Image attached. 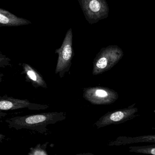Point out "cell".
<instances>
[{
	"instance_id": "277c9868",
	"label": "cell",
	"mask_w": 155,
	"mask_h": 155,
	"mask_svg": "<svg viewBox=\"0 0 155 155\" xmlns=\"http://www.w3.org/2000/svg\"><path fill=\"white\" fill-rule=\"evenodd\" d=\"M0 109L1 110H13L20 108H27L31 110H44L49 108L45 104L32 103L27 99H20L5 95L0 97Z\"/></svg>"
},
{
	"instance_id": "ba28073f",
	"label": "cell",
	"mask_w": 155,
	"mask_h": 155,
	"mask_svg": "<svg viewBox=\"0 0 155 155\" xmlns=\"http://www.w3.org/2000/svg\"><path fill=\"white\" fill-rule=\"evenodd\" d=\"M130 153L155 155V145H147L144 146H130L128 147Z\"/></svg>"
},
{
	"instance_id": "5b68a950",
	"label": "cell",
	"mask_w": 155,
	"mask_h": 155,
	"mask_svg": "<svg viewBox=\"0 0 155 155\" xmlns=\"http://www.w3.org/2000/svg\"><path fill=\"white\" fill-rule=\"evenodd\" d=\"M142 143H153L155 145V134L154 135L141 136L135 137H118L115 140L110 141L108 145L110 146H120Z\"/></svg>"
},
{
	"instance_id": "6da1fadb",
	"label": "cell",
	"mask_w": 155,
	"mask_h": 155,
	"mask_svg": "<svg viewBox=\"0 0 155 155\" xmlns=\"http://www.w3.org/2000/svg\"><path fill=\"white\" fill-rule=\"evenodd\" d=\"M66 117V114L64 112H49L15 117L6 119L5 122L10 128L29 129L44 134L48 131L47 126L63 121Z\"/></svg>"
},
{
	"instance_id": "3957f363",
	"label": "cell",
	"mask_w": 155,
	"mask_h": 155,
	"mask_svg": "<svg viewBox=\"0 0 155 155\" xmlns=\"http://www.w3.org/2000/svg\"><path fill=\"white\" fill-rule=\"evenodd\" d=\"M86 21L90 24L107 18L109 8L106 0H78Z\"/></svg>"
},
{
	"instance_id": "52a82bcc",
	"label": "cell",
	"mask_w": 155,
	"mask_h": 155,
	"mask_svg": "<svg viewBox=\"0 0 155 155\" xmlns=\"http://www.w3.org/2000/svg\"><path fill=\"white\" fill-rule=\"evenodd\" d=\"M22 67L23 71L22 74L25 75L26 81L31 82L32 85L35 88L38 87L47 88V84L43 78L37 70L26 63L22 64Z\"/></svg>"
},
{
	"instance_id": "7a4b0ae2",
	"label": "cell",
	"mask_w": 155,
	"mask_h": 155,
	"mask_svg": "<svg viewBox=\"0 0 155 155\" xmlns=\"http://www.w3.org/2000/svg\"><path fill=\"white\" fill-rule=\"evenodd\" d=\"M55 53L58 55L55 74H59L60 77L62 78L70 70L74 56L72 28L68 30L61 47L56 50Z\"/></svg>"
},
{
	"instance_id": "9c48e42d",
	"label": "cell",
	"mask_w": 155,
	"mask_h": 155,
	"mask_svg": "<svg viewBox=\"0 0 155 155\" xmlns=\"http://www.w3.org/2000/svg\"><path fill=\"white\" fill-rule=\"evenodd\" d=\"M76 155H94L90 153H87L78 154Z\"/></svg>"
},
{
	"instance_id": "8992f818",
	"label": "cell",
	"mask_w": 155,
	"mask_h": 155,
	"mask_svg": "<svg viewBox=\"0 0 155 155\" xmlns=\"http://www.w3.org/2000/svg\"><path fill=\"white\" fill-rule=\"evenodd\" d=\"M31 21L17 17L8 11L0 9V26H19L31 24Z\"/></svg>"
}]
</instances>
